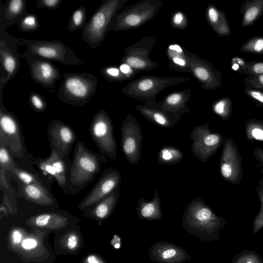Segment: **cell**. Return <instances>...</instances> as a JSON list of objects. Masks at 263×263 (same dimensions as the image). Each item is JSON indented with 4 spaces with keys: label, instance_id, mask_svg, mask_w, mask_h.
I'll return each instance as SVG.
<instances>
[{
    "label": "cell",
    "instance_id": "681fc988",
    "mask_svg": "<svg viewBox=\"0 0 263 263\" xmlns=\"http://www.w3.org/2000/svg\"><path fill=\"white\" fill-rule=\"evenodd\" d=\"M251 96L255 99L263 103V93L257 91H251Z\"/></svg>",
    "mask_w": 263,
    "mask_h": 263
},
{
    "label": "cell",
    "instance_id": "cb8c5ba5",
    "mask_svg": "<svg viewBox=\"0 0 263 263\" xmlns=\"http://www.w3.org/2000/svg\"><path fill=\"white\" fill-rule=\"evenodd\" d=\"M136 212L138 217L141 220H160L162 218L160 198L156 189L154 198L151 201L140 198L137 202Z\"/></svg>",
    "mask_w": 263,
    "mask_h": 263
},
{
    "label": "cell",
    "instance_id": "4dcf8cb0",
    "mask_svg": "<svg viewBox=\"0 0 263 263\" xmlns=\"http://www.w3.org/2000/svg\"><path fill=\"white\" fill-rule=\"evenodd\" d=\"M101 73L105 80L111 82H122L133 78L122 73L119 68L112 66L102 68Z\"/></svg>",
    "mask_w": 263,
    "mask_h": 263
},
{
    "label": "cell",
    "instance_id": "7a4b0ae2",
    "mask_svg": "<svg viewBox=\"0 0 263 263\" xmlns=\"http://www.w3.org/2000/svg\"><path fill=\"white\" fill-rule=\"evenodd\" d=\"M106 162V157L104 155L91 151L83 141H78L68 171L69 194H78L92 182L100 172L102 163Z\"/></svg>",
    "mask_w": 263,
    "mask_h": 263
},
{
    "label": "cell",
    "instance_id": "5bb4252c",
    "mask_svg": "<svg viewBox=\"0 0 263 263\" xmlns=\"http://www.w3.org/2000/svg\"><path fill=\"white\" fill-rule=\"evenodd\" d=\"M21 57L28 64L32 79L51 92L53 91L56 82L61 78L59 68L50 60L35 56L27 51Z\"/></svg>",
    "mask_w": 263,
    "mask_h": 263
},
{
    "label": "cell",
    "instance_id": "52a82bcc",
    "mask_svg": "<svg viewBox=\"0 0 263 263\" xmlns=\"http://www.w3.org/2000/svg\"><path fill=\"white\" fill-rule=\"evenodd\" d=\"M14 43L24 45L27 51L35 56L53 61L67 65L83 64L66 44L58 40L45 41L15 38Z\"/></svg>",
    "mask_w": 263,
    "mask_h": 263
},
{
    "label": "cell",
    "instance_id": "836d02e7",
    "mask_svg": "<svg viewBox=\"0 0 263 263\" xmlns=\"http://www.w3.org/2000/svg\"><path fill=\"white\" fill-rule=\"evenodd\" d=\"M17 166L10 152L0 143V167L6 171L12 172Z\"/></svg>",
    "mask_w": 263,
    "mask_h": 263
},
{
    "label": "cell",
    "instance_id": "bcb514c9",
    "mask_svg": "<svg viewBox=\"0 0 263 263\" xmlns=\"http://www.w3.org/2000/svg\"><path fill=\"white\" fill-rule=\"evenodd\" d=\"M221 173L224 177H229L232 174L231 166L227 163L222 164L221 166Z\"/></svg>",
    "mask_w": 263,
    "mask_h": 263
},
{
    "label": "cell",
    "instance_id": "f546056e",
    "mask_svg": "<svg viewBox=\"0 0 263 263\" xmlns=\"http://www.w3.org/2000/svg\"><path fill=\"white\" fill-rule=\"evenodd\" d=\"M86 10L84 6H81L76 9L72 13L67 25V29L73 32L81 28L86 23Z\"/></svg>",
    "mask_w": 263,
    "mask_h": 263
},
{
    "label": "cell",
    "instance_id": "816d5d0a",
    "mask_svg": "<svg viewBox=\"0 0 263 263\" xmlns=\"http://www.w3.org/2000/svg\"><path fill=\"white\" fill-rule=\"evenodd\" d=\"M254 49L256 51L259 52L263 49V40H258L254 45Z\"/></svg>",
    "mask_w": 263,
    "mask_h": 263
},
{
    "label": "cell",
    "instance_id": "3957f363",
    "mask_svg": "<svg viewBox=\"0 0 263 263\" xmlns=\"http://www.w3.org/2000/svg\"><path fill=\"white\" fill-rule=\"evenodd\" d=\"M57 97L64 103L78 107L87 103L95 95L98 79L91 73H65Z\"/></svg>",
    "mask_w": 263,
    "mask_h": 263
},
{
    "label": "cell",
    "instance_id": "277c9868",
    "mask_svg": "<svg viewBox=\"0 0 263 263\" xmlns=\"http://www.w3.org/2000/svg\"><path fill=\"white\" fill-rule=\"evenodd\" d=\"M128 0H104L81 28L84 41L92 49L99 47L104 41L113 16Z\"/></svg>",
    "mask_w": 263,
    "mask_h": 263
},
{
    "label": "cell",
    "instance_id": "d4e9b609",
    "mask_svg": "<svg viewBox=\"0 0 263 263\" xmlns=\"http://www.w3.org/2000/svg\"><path fill=\"white\" fill-rule=\"evenodd\" d=\"M47 158L53 167L55 174V180L57 183L65 194L69 195L68 175L71 163H68L54 152H51Z\"/></svg>",
    "mask_w": 263,
    "mask_h": 263
},
{
    "label": "cell",
    "instance_id": "ffe728a7",
    "mask_svg": "<svg viewBox=\"0 0 263 263\" xmlns=\"http://www.w3.org/2000/svg\"><path fill=\"white\" fill-rule=\"evenodd\" d=\"M191 91L190 88H187L169 94L157 103L154 108L181 115L188 113L190 110L187 103L191 99Z\"/></svg>",
    "mask_w": 263,
    "mask_h": 263
},
{
    "label": "cell",
    "instance_id": "ee69618b",
    "mask_svg": "<svg viewBox=\"0 0 263 263\" xmlns=\"http://www.w3.org/2000/svg\"><path fill=\"white\" fill-rule=\"evenodd\" d=\"M208 18L210 21L214 24L218 20V13L217 11L213 7L209 8L208 12Z\"/></svg>",
    "mask_w": 263,
    "mask_h": 263
},
{
    "label": "cell",
    "instance_id": "1f68e13d",
    "mask_svg": "<svg viewBox=\"0 0 263 263\" xmlns=\"http://www.w3.org/2000/svg\"><path fill=\"white\" fill-rule=\"evenodd\" d=\"M230 263H263V258L255 251L243 250L235 256Z\"/></svg>",
    "mask_w": 263,
    "mask_h": 263
},
{
    "label": "cell",
    "instance_id": "d6986e66",
    "mask_svg": "<svg viewBox=\"0 0 263 263\" xmlns=\"http://www.w3.org/2000/svg\"><path fill=\"white\" fill-rule=\"evenodd\" d=\"M25 0H7L1 5L0 10V29H5L18 23L27 13Z\"/></svg>",
    "mask_w": 263,
    "mask_h": 263
},
{
    "label": "cell",
    "instance_id": "60d3db41",
    "mask_svg": "<svg viewBox=\"0 0 263 263\" xmlns=\"http://www.w3.org/2000/svg\"><path fill=\"white\" fill-rule=\"evenodd\" d=\"M78 238L75 234H70L66 241L67 247L71 250H74L78 245Z\"/></svg>",
    "mask_w": 263,
    "mask_h": 263
},
{
    "label": "cell",
    "instance_id": "4316f807",
    "mask_svg": "<svg viewBox=\"0 0 263 263\" xmlns=\"http://www.w3.org/2000/svg\"><path fill=\"white\" fill-rule=\"evenodd\" d=\"M167 54L169 59L168 66L174 70L190 73L189 62L183 49L179 45L173 44L168 46Z\"/></svg>",
    "mask_w": 263,
    "mask_h": 263
},
{
    "label": "cell",
    "instance_id": "ac0fdd59",
    "mask_svg": "<svg viewBox=\"0 0 263 263\" xmlns=\"http://www.w3.org/2000/svg\"><path fill=\"white\" fill-rule=\"evenodd\" d=\"M17 186L18 196L28 201L42 206L57 204V200L44 184L26 185L17 182Z\"/></svg>",
    "mask_w": 263,
    "mask_h": 263
},
{
    "label": "cell",
    "instance_id": "b9f144b4",
    "mask_svg": "<svg viewBox=\"0 0 263 263\" xmlns=\"http://www.w3.org/2000/svg\"><path fill=\"white\" fill-rule=\"evenodd\" d=\"M0 185L1 188L8 190L9 184L8 180L6 177V171L0 167Z\"/></svg>",
    "mask_w": 263,
    "mask_h": 263
},
{
    "label": "cell",
    "instance_id": "ab89813d",
    "mask_svg": "<svg viewBox=\"0 0 263 263\" xmlns=\"http://www.w3.org/2000/svg\"><path fill=\"white\" fill-rule=\"evenodd\" d=\"M259 10L258 8L255 7H251L247 10L245 14V20L247 22H251L253 21L257 16Z\"/></svg>",
    "mask_w": 263,
    "mask_h": 263
},
{
    "label": "cell",
    "instance_id": "11a10c76",
    "mask_svg": "<svg viewBox=\"0 0 263 263\" xmlns=\"http://www.w3.org/2000/svg\"><path fill=\"white\" fill-rule=\"evenodd\" d=\"M232 68L234 70H237L238 68V66L236 64H235L234 65H233Z\"/></svg>",
    "mask_w": 263,
    "mask_h": 263
},
{
    "label": "cell",
    "instance_id": "f5cc1de1",
    "mask_svg": "<svg viewBox=\"0 0 263 263\" xmlns=\"http://www.w3.org/2000/svg\"><path fill=\"white\" fill-rule=\"evenodd\" d=\"M253 71L256 73H263V63H257L253 68Z\"/></svg>",
    "mask_w": 263,
    "mask_h": 263
},
{
    "label": "cell",
    "instance_id": "5b68a950",
    "mask_svg": "<svg viewBox=\"0 0 263 263\" xmlns=\"http://www.w3.org/2000/svg\"><path fill=\"white\" fill-rule=\"evenodd\" d=\"M189 80V78L179 77L143 76L125 86L121 92L133 99L144 101V105L155 107L157 104L156 98L161 91Z\"/></svg>",
    "mask_w": 263,
    "mask_h": 263
},
{
    "label": "cell",
    "instance_id": "ba28073f",
    "mask_svg": "<svg viewBox=\"0 0 263 263\" xmlns=\"http://www.w3.org/2000/svg\"><path fill=\"white\" fill-rule=\"evenodd\" d=\"M0 143L14 157L24 159L27 155L20 122L12 112L6 108L1 96Z\"/></svg>",
    "mask_w": 263,
    "mask_h": 263
},
{
    "label": "cell",
    "instance_id": "e575fe53",
    "mask_svg": "<svg viewBox=\"0 0 263 263\" xmlns=\"http://www.w3.org/2000/svg\"><path fill=\"white\" fill-rule=\"evenodd\" d=\"M33 163L36 165L41 172L50 181L55 180V172L48 159L37 157L33 159Z\"/></svg>",
    "mask_w": 263,
    "mask_h": 263
},
{
    "label": "cell",
    "instance_id": "4fadbf2b",
    "mask_svg": "<svg viewBox=\"0 0 263 263\" xmlns=\"http://www.w3.org/2000/svg\"><path fill=\"white\" fill-rule=\"evenodd\" d=\"M121 180L119 170L114 167L106 168L93 188L79 203L78 208L83 210L102 200L120 187Z\"/></svg>",
    "mask_w": 263,
    "mask_h": 263
},
{
    "label": "cell",
    "instance_id": "44dd1931",
    "mask_svg": "<svg viewBox=\"0 0 263 263\" xmlns=\"http://www.w3.org/2000/svg\"><path fill=\"white\" fill-rule=\"evenodd\" d=\"M136 109L149 121L163 128H171L178 123L181 115L169 112L144 105L135 106Z\"/></svg>",
    "mask_w": 263,
    "mask_h": 263
},
{
    "label": "cell",
    "instance_id": "7bdbcfd3",
    "mask_svg": "<svg viewBox=\"0 0 263 263\" xmlns=\"http://www.w3.org/2000/svg\"><path fill=\"white\" fill-rule=\"evenodd\" d=\"M226 108V102L221 100L215 104L213 107L214 111L218 115H222L223 114Z\"/></svg>",
    "mask_w": 263,
    "mask_h": 263
},
{
    "label": "cell",
    "instance_id": "c3c4849f",
    "mask_svg": "<svg viewBox=\"0 0 263 263\" xmlns=\"http://www.w3.org/2000/svg\"><path fill=\"white\" fill-rule=\"evenodd\" d=\"M252 134L255 139L263 140V130L261 129L255 128L252 130Z\"/></svg>",
    "mask_w": 263,
    "mask_h": 263
},
{
    "label": "cell",
    "instance_id": "603a6c76",
    "mask_svg": "<svg viewBox=\"0 0 263 263\" xmlns=\"http://www.w3.org/2000/svg\"><path fill=\"white\" fill-rule=\"evenodd\" d=\"M120 187L96 204L87 208L88 215L93 218L104 220L108 218L115 209L120 197Z\"/></svg>",
    "mask_w": 263,
    "mask_h": 263
},
{
    "label": "cell",
    "instance_id": "9a60e30c",
    "mask_svg": "<svg viewBox=\"0 0 263 263\" xmlns=\"http://www.w3.org/2000/svg\"><path fill=\"white\" fill-rule=\"evenodd\" d=\"M207 125H199L195 126L190 134L192 140L191 151L198 160L205 162L211 155V148L217 145L220 140L217 134H211Z\"/></svg>",
    "mask_w": 263,
    "mask_h": 263
},
{
    "label": "cell",
    "instance_id": "d6a6232c",
    "mask_svg": "<svg viewBox=\"0 0 263 263\" xmlns=\"http://www.w3.org/2000/svg\"><path fill=\"white\" fill-rule=\"evenodd\" d=\"M18 29L23 32H31L37 30L40 23L36 15L27 13L17 23Z\"/></svg>",
    "mask_w": 263,
    "mask_h": 263
},
{
    "label": "cell",
    "instance_id": "8992f818",
    "mask_svg": "<svg viewBox=\"0 0 263 263\" xmlns=\"http://www.w3.org/2000/svg\"><path fill=\"white\" fill-rule=\"evenodd\" d=\"M162 5L160 0H141L123 8L113 16L108 32L140 27L154 17Z\"/></svg>",
    "mask_w": 263,
    "mask_h": 263
},
{
    "label": "cell",
    "instance_id": "7dc6e473",
    "mask_svg": "<svg viewBox=\"0 0 263 263\" xmlns=\"http://www.w3.org/2000/svg\"><path fill=\"white\" fill-rule=\"evenodd\" d=\"M87 263H105L102 259L94 255H90L86 258Z\"/></svg>",
    "mask_w": 263,
    "mask_h": 263
},
{
    "label": "cell",
    "instance_id": "db71d44e",
    "mask_svg": "<svg viewBox=\"0 0 263 263\" xmlns=\"http://www.w3.org/2000/svg\"><path fill=\"white\" fill-rule=\"evenodd\" d=\"M259 81L260 83L263 85V75L259 77Z\"/></svg>",
    "mask_w": 263,
    "mask_h": 263
},
{
    "label": "cell",
    "instance_id": "30bf717a",
    "mask_svg": "<svg viewBox=\"0 0 263 263\" xmlns=\"http://www.w3.org/2000/svg\"><path fill=\"white\" fill-rule=\"evenodd\" d=\"M121 133L122 153L129 163L136 165L141 158L143 136L141 125L134 116L128 114L122 121Z\"/></svg>",
    "mask_w": 263,
    "mask_h": 263
},
{
    "label": "cell",
    "instance_id": "484cf974",
    "mask_svg": "<svg viewBox=\"0 0 263 263\" xmlns=\"http://www.w3.org/2000/svg\"><path fill=\"white\" fill-rule=\"evenodd\" d=\"M68 222L67 218L58 213H45L31 217L28 222L33 226L39 228L53 229L61 228Z\"/></svg>",
    "mask_w": 263,
    "mask_h": 263
},
{
    "label": "cell",
    "instance_id": "83f0119b",
    "mask_svg": "<svg viewBox=\"0 0 263 263\" xmlns=\"http://www.w3.org/2000/svg\"><path fill=\"white\" fill-rule=\"evenodd\" d=\"M183 156L184 154L180 149L168 145L160 149L157 155V161L160 164L173 165L179 163Z\"/></svg>",
    "mask_w": 263,
    "mask_h": 263
},
{
    "label": "cell",
    "instance_id": "e0dca14e",
    "mask_svg": "<svg viewBox=\"0 0 263 263\" xmlns=\"http://www.w3.org/2000/svg\"><path fill=\"white\" fill-rule=\"evenodd\" d=\"M14 45H9L6 39L1 34L0 37V60L3 68L5 78L1 80L0 95L2 96L3 89L6 84L12 79L19 71L21 54L14 49Z\"/></svg>",
    "mask_w": 263,
    "mask_h": 263
},
{
    "label": "cell",
    "instance_id": "74e56055",
    "mask_svg": "<svg viewBox=\"0 0 263 263\" xmlns=\"http://www.w3.org/2000/svg\"><path fill=\"white\" fill-rule=\"evenodd\" d=\"M61 3V0H37L36 6L41 9L48 8L51 10H55L60 7Z\"/></svg>",
    "mask_w": 263,
    "mask_h": 263
},
{
    "label": "cell",
    "instance_id": "f907efd6",
    "mask_svg": "<svg viewBox=\"0 0 263 263\" xmlns=\"http://www.w3.org/2000/svg\"><path fill=\"white\" fill-rule=\"evenodd\" d=\"M111 244L116 249H119L121 247V238L118 235H115L111 240Z\"/></svg>",
    "mask_w": 263,
    "mask_h": 263
},
{
    "label": "cell",
    "instance_id": "7c38bea8",
    "mask_svg": "<svg viewBox=\"0 0 263 263\" xmlns=\"http://www.w3.org/2000/svg\"><path fill=\"white\" fill-rule=\"evenodd\" d=\"M47 135L51 152L57 153L68 163H71L69 155L78 137L74 129L63 121L52 119L47 128Z\"/></svg>",
    "mask_w": 263,
    "mask_h": 263
},
{
    "label": "cell",
    "instance_id": "d590c367",
    "mask_svg": "<svg viewBox=\"0 0 263 263\" xmlns=\"http://www.w3.org/2000/svg\"><path fill=\"white\" fill-rule=\"evenodd\" d=\"M29 103L32 109L36 112H42L46 110L47 103L43 96L35 92H32L29 96Z\"/></svg>",
    "mask_w": 263,
    "mask_h": 263
},
{
    "label": "cell",
    "instance_id": "6da1fadb",
    "mask_svg": "<svg viewBox=\"0 0 263 263\" xmlns=\"http://www.w3.org/2000/svg\"><path fill=\"white\" fill-rule=\"evenodd\" d=\"M227 222L217 216L200 197L192 200L182 216V225L191 235L203 242H212L220 237V231Z\"/></svg>",
    "mask_w": 263,
    "mask_h": 263
},
{
    "label": "cell",
    "instance_id": "f35d334b",
    "mask_svg": "<svg viewBox=\"0 0 263 263\" xmlns=\"http://www.w3.org/2000/svg\"><path fill=\"white\" fill-rule=\"evenodd\" d=\"M37 245V241L34 238H27L21 242L22 248L26 250L35 248Z\"/></svg>",
    "mask_w": 263,
    "mask_h": 263
},
{
    "label": "cell",
    "instance_id": "2e32d148",
    "mask_svg": "<svg viewBox=\"0 0 263 263\" xmlns=\"http://www.w3.org/2000/svg\"><path fill=\"white\" fill-rule=\"evenodd\" d=\"M148 256L151 260L158 263H183L191 258L184 249L162 241L156 242L150 247Z\"/></svg>",
    "mask_w": 263,
    "mask_h": 263
},
{
    "label": "cell",
    "instance_id": "7402d4cb",
    "mask_svg": "<svg viewBox=\"0 0 263 263\" xmlns=\"http://www.w3.org/2000/svg\"><path fill=\"white\" fill-rule=\"evenodd\" d=\"M185 52L189 62L190 73L202 84V88H209L212 86V71L206 61L186 49Z\"/></svg>",
    "mask_w": 263,
    "mask_h": 263
},
{
    "label": "cell",
    "instance_id": "8fae6325",
    "mask_svg": "<svg viewBox=\"0 0 263 263\" xmlns=\"http://www.w3.org/2000/svg\"><path fill=\"white\" fill-rule=\"evenodd\" d=\"M157 40L155 36H145L139 42L126 47L121 62L128 65L136 73L158 67L159 64L150 57V53Z\"/></svg>",
    "mask_w": 263,
    "mask_h": 263
},
{
    "label": "cell",
    "instance_id": "f1b7e54d",
    "mask_svg": "<svg viewBox=\"0 0 263 263\" xmlns=\"http://www.w3.org/2000/svg\"><path fill=\"white\" fill-rule=\"evenodd\" d=\"M17 182L26 184H40L43 185L39 176L17 166L11 172Z\"/></svg>",
    "mask_w": 263,
    "mask_h": 263
},
{
    "label": "cell",
    "instance_id": "9c48e42d",
    "mask_svg": "<svg viewBox=\"0 0 263 263\" xmlns=\"http://www.w3.org/2000/svg\"><path fill=\"white\" fill-rule=\"evenodd\" d=\"M89 132L100 153L108 158L116 159L117 143L114 126L109 116L105 110L101 109L94 115L90 124Z\"/></svg>",
    "mask_w": 263,
    "mask_h": 263
},
{
    "label": "cell",
    "instance_id": "8d00e7d4",
    "mask_svg": "<svg viewBox=\"0 0 263 263\" xmlns=\"http://www.w3.org/2000/svg\"><path fill=\"white\" fill-rule=\"evenodd\" d=\"M171 25L174 28L185 29L187 26V20L184 14L178 11L174 13L171 22Z\"/></svg>",
    "mask_w": 263,
    "mask_h": 263
},
{
    "label": "cell",
    "instance_id": "f6af8a7d",
    "mask_svg": "<svg viewBox=\"0 0 263 263\" xmlns=\"http://www.w3.org/2000/svg\"><path fill=\"white\" fill-rule=\"evenodd\" d=\"M11 239L13 244L17 245L20 243L22 239V234L18 230L13 231L11 234Z\"/></svg>",
    "mask_w": 263,
    "mask_h": 263
}]
</instances>
